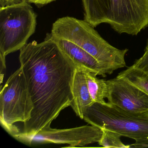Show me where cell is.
Here are the masks:
<instances>
[{
	"label": "cell",
	"instance_id": "cell-1",
	"mask_svg": "<svg viewBox=\"0 0 148 148\" xmlns=\"http://www.w3.org/2000/svg\"><path fill=\"white\" fill-rule=\"evenodd\" d=\"M19 61L33 103L31 119L14 136H34L50 127L60 112L71 106L72 85L77 67L47 33L45 40H34L20 50Z\"/></svg>",
	"mask_w": 148,
	"mask_h": 148
},
{
	"label": "cell",
	"instance_id": "cell-2",
	"mask_svg": "<svg viewBox=\"0 0 148 148\" xmlns=\"http://www.w3.org/2000/svg\"><path fill=\"white\" fill-rule=\"evenodd\" d=\"M84 20L103 23L119 34L136 36L148 26V0H82Z\"/></svg>",
	"mask_w": 148,
	"mask_h": 148
},
{
	"label": "cell",
	"instance_id": "cell-3",
	"mask_svg": "<svg viewBox=\"0 0 148 148\" xmlns=\"http://www.w3.org/2000/svg\"><path fill=\"white\" fill-rule=\"evenodd\" d=\"M88 22L66 16L53 24L51 34L53 38L67 40L90 54L100 64L106 74L126 66L127 49L116 48L105 40Z\"/></svg>",
	"mask_w": 148,
	"mask_h": 148
},
{
	"label": "cell",
	"instance_id": "cell-4",
	"mask_svg": "<svg viewBox=\"0 0 148 148\" xmlns=\"http://www.w3.org/2000/svg\"><path fill=\"white\" fill-rule=\"evenodd\" d=\"M83 119L91 125L114 132L134 140L148 138V111L132 112L109 103L94 102Z\"/></svg>",
	"mask_w": 148,
	"mask_h": 148
},
{
	"label": "cell",
	"instance_id": "cell-5",
	"mask_svg": "<svg viewBox=\"0 0 148 148\" xmlns=\"http://www.w3.org/2000/svg\"><path fill=\"white\" fill-rule=\"evenodd\" d=\"M34 106L23 69L20 66L8 78L0 93V122L12 136L18 132L15 124L31 118Z\"/></svg>",
	"mask_w": 148,
	"mask_h": 148
},
{
	"label": "cell",
	"instance_id": "cell-6",
	"mask_svg": "<svg viewBox=\"0 0 148 148\" xmlns=\"http://www.w3.org/2000/svg\"><path fill=\"white\" fill-rule=\"evenodd\" d=\"M37 15L27 1L0 8V53L20 50L35 32Z\"/></svg>",
	"mask_w": 148,
	"mask_h": 148
},
{
	"label": "cell",
	"instance_id": "cell-7",
	"mask_svg": "<svg viewBox=\"0 0 148 148\" xmlns=\"http://www.w3.org/2000/svg\"><path fill=\"white\" fill-rule=\"evenodd\" d=\"M102 134L101 129L91 125L66 129H53L50 126L43 128L32 136L13 137L29 146L47 143L67 144L69 145L68 147H73L98 143Z\"/></svg>",
	"mask_w": 148,
	"mask_h": 148
},
{
	"label": "cell",
	"instance_id": "cell-8",
	"mask_svg": "<svg viewBox=\"0 0 148 148\" xmlns=\"http://www.w3.org/2000/svg\"><path fill=\"white\" fill-rule=\"evenodd\" d=\"M107 103L132 112L148 111V95L131 83L116 77L106 81Z\"/></svg>",
	"mask_w": 148,
	"mask_h": 148
},
{
	"label": "cell",
	"instance_id": "cell-9",
	"mask_svg": "<svg viewBox=\"0 0 148 148\" xmlns=\"http://www.w3.org/2000/svg\"><path fill=\"white\" fill-rule=\"evenodd\" d=\"M53 38L62 51L78 67L96 73L97 75L106 77V74L100 64L87 52L67 40L53 37Z\"/></svg>",
	"mask_w": 148,
	"mask_h": 148
},
{
	"label": "cell",
	"instance_id": "cell-10",
	"mask_svg": "<svg viewBox=\"0 0 148 148\" xmlns=\"http://www.w3.org/2000/svg\"><path fill=\"white\" fill-rule=\"evenodd\" d=\"M85 71L81 67H77L72 89L73 100L71 106L81 119L86 109L94 103L89 92Z\"/></svg>",
	"mask_w": 148,
	"mask_h": 148
},
{
	"label": "cell",
	"instance_id": "cell-11",
	"mask_svg": "<svg viewBox=\"0 0 148 148\" xmlns=\"http://www.w3.org/2000/svg\"><path fill=\"white\" fill-rule=\"evenodd\" d=\"M86 77L89 92L94 102L106 104L104 99L108 95L106 81L97 77V74L85 71Z\"/></svg>",
	"mask_w": 148,
	"mask_h": 148
},
{
	"label": "cell",
	"instance_id": "cell-12",
	"mask_svg": "<svg viewBox=\"0 0 148 148\" xmlns=\"http://www.w3.org/2000/svg\"><path fill=\"white\" fill-rule=\"evenodd\" d=\"M117 77L124 79L148 95V74L133 65L119 73Z\"/></svg>",
	"mask_w": 148,
	"mask_h": 148
},
{
	"label": "cell",
	"instance_id": "cell-13",
	"mask_svg": "<svg viewBox=\"0 0 148 148\" xmlns=\"http://www.w3.org/2000/svg\"><path fill=\"white\" fill-rule=\"evenodd\" d=\"M102 130L103 134L98 142L99 145L106 148H130V145H125L122 143L121 135L109 130Z\"/></svg>",
	"mask_w": 148,
	"mask_h": 148
},
{
	"label": "cell",
	"instance_id": "cell-14",
	"mask_svg": "<svg viewBox=\"0 0 148 148\" xmlns=\"http://www.w3.org/2000/svg\"><path fill=\"white\" fill-rule=\"evenodd\" d=\"M132 65L148 74V42L142 57L136 60Z\"/></svg>",
	"mask_w": 148,
	"mask_h": 148
},
{
	"label": "cell",
	"instance_id": "cell-15",
	"mask_svg": "<svg viewBox=\"0 0 148 148\" xmlns=\"http://www.w3.org/2000/svg\"><path fill=\"white\" fill-rule=\"evenodd\" d=\"M146 147H148V138L136 139L135 140V143L130 145V148Z\"/></svg>",
	"mask_w": 148,
	"mask_h": 148
},
{
	"label": "cell",
	"instance_id": "cell-16",
	"mask_svg": "<svg viewBox=\"0 0 148 148\" xmlns=\"http://www.w3.org/2000/svg\"><path fill=\"white\" fill-rule=\"evenodd\" d=\"M26 1L27 0H0V8L18 5Z\"/></svg>",
	"mask_w": 148,
	"mask_h": 148
},
{
	"label": "cell",
	"instance_id": "cell-17",
	"mask_svg": "<svg viewBox=\"0 0 148 148\" xmlns=\"http://www.w3.org/2000/svg\"><path fill=\"white\" fill-rule=\"evenodd\" d=\"M6 57L1 53H0V72H1V80L2 83L3 78L5 76L6 69Z\"/></svg>",
	"mask_w": 148,
	"mask_h": 148
},
{
	"label": "cell",
	"instance_id": "cell-18",
	"mask_svg": "<svg viewBox=\"0 0 148 148\" xmlns=\"http://www.w3.org/2000/svg\"><path fill=\"white\" fill-rule=\"evenodd\" d=\"M56 1V0H27L28 3L34 4L38 7L44 6Z\"/></svg>",
	"mask_w": 148,
	"mask_h": 148
}]
</instances>
